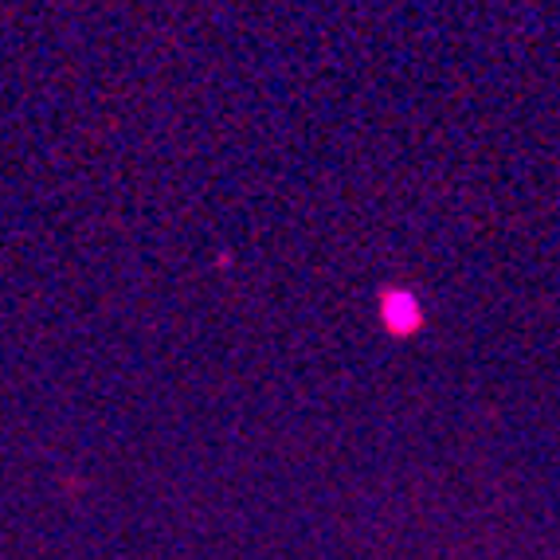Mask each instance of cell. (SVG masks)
<instances>
[{
	"label": "cell",
	"instance_id": "obj_1",
	"mask_svg": "<svg viewBox=\"0 0 560 560\" xmlns=\"http://www.w3.org/2000/svg\"><path fill=\"white\" fill-rule=\"evenodd\" d=\"M381 318L396 337H408L420 329L423 314H420L416 294H408V290H388V294H384V306H381Z\"/></svg>",
	"mask_w": 560,
	"mask_h": 560
}]
</instances>
